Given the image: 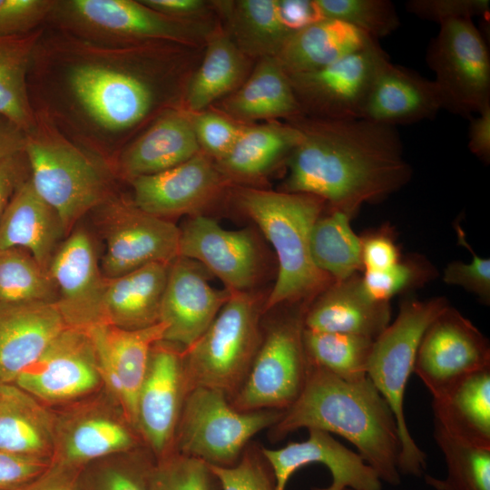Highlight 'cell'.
<instances>
[{
  "mask_svg": "<svg viewBox=\"0 0 490 490\" xmlns=\"http://www.w3.org/2000/svg\"><path fill=\"white\" fill-rule=\"evenodd\" d=\"M301 137L288 158V192L318 197L352 217L407 185L413 170L394 126L362 118L295 119Z\"/></svg>",
  "mask_w": 490,
  "mask_h": 490,
  "instance_id": "6da1fadb",
  "label": "cell"
},
{
  "mask_svg": "<svg viewBox=\"0 0 490 490\" xmlns=\"http://www.w3.org/2000/svg\"><path fill=\"white\" fill-rule=\"evenodd\" d=\"M300 428L343 436L389 485L400 484V440L395 416L368 377L340 378L308 365L304 387L297 400L270 428L273 440Z\"/></svg>",
  "mask_w": 490,
  "mask_h": 490,
  "instance_id": "7a4b0ae2",
  "label": "cell"
},
{
  "mask_svg": "<svg viewBox=\"0 0 490 490\" xmlns=\"http://www.w3.org/2000/svg\"><path fill=\"white\" fill-rule=\"evenodd\" d=\"M239 204L260 228L278 259V275L263 310L309 304L334 280L314 264L310 232L326 205L318 197L253 188L239 192Z\"/></svg>",
  "mask_w": 490,
  "mask_h": 490,
  "instance_id": "3957f363",
  "label": "cell"
},
{
  "mask_svg": "<svg viewBox=\"0 0 490 490\" xmlns=\"http://www.w3.org/2000/svg\"><path fill=\"white\" fill-rule=\"evenodd\" d=\"M261 311L248 291H230L206 331L182 349L187 394L205 387L221 392L230 401L235 397L262 339Z\"/></svg>",
  "mask_w": 490,
  "mask_h": 490,
  "instance_id": "277c9868",
  "label": "cell"
},
{
  "mask_svg": "<svg viewBox=\"0 0 490 490\" xmlns=\"http://www.w3.org/2000/svg\"><path fill=\"white\" fill-rule=\"evenodd\" d=\"M450 305L443 297L405 299L399 312L374 339L367 375L392 410L400 440L398 471L419 476L426 456L416 444L404 415V398L421 338L433 320Z\"/></svg>",
  "mask_w": 490,
  "mask_h": 490,
  "instance_id": "5b68a950",
  "label": "cell"
},
{
  "mask_svg": "<svg viewBox=\"0 0 490 490\" xmlns=\"http://www.w3.org/2000/svg\"><path fill=\"white\" fill-rule=\"evenodd\" d=\"M284 411H239L221 392L197 387L184 400L172 453L194 457L212 466L236 465L258 432L270 428Z\"/></svg>",
  "mask_w": 490,
  "mask_h": 490,
  "instance_id": "8992f818",
  "label": "cell"
},
{
  "mask_svg": "<svg viewBox=\"0 0 490 490\" xmlns=\"http://www.w3.org/2000/svg\"><path fill=\"white\" fill-rule=\"evenodd\" d=\"M308 304L272 320L249 373L230 400L239 411H285L300 395L308 362L303 347L304 315Z\"/></svg>",
  "mask_w": 490,
  "mask_h": 490,
  "instance_id": "52a82bcc",
  "label": "cell"
},
{
  "mask_svg": "<svg viewBox=\"0 0 490 490\" xmlns=\"http://www.w3.org/2000/svg\"><path fill=\"white\" fill-rule=\"evenodd\" d=\"M442 109L470 119L490 107V56L472 19L440 24L426 52Z\"/></svg>",
  "mask_w": 490,
  "mask_h": 490,
  "instance_id": "ba28073f",
  "label": "cell"
},
{
  "mask_svg": "<svg viewBox=\"0 0 490 490\" xmlns=\"http://www.w3.org/2000/svg\"><path fill=\"white\" fill-rule=\"evenodd\" d=\"M24 152L36 193L59 215L66 235L75 222L105 201L98 166L67 142L26 137Z\"/></svg>",
  "mask_w": 490,
  "mask_h": 490,
  "instance_id": "9c48e42d",
  "label": "cell"
},
{
  "mask_svg": "<svg viewBox=\"0 0 490 490\" xmlns=\"http://www.w3.org/2000/svg\"><path fill=\"white\" fill-rule=\"evenodd\" d=\"M388 61L377 41L327 66L289 77L302 113L320 119L361 118L372 85Z\"/></svg>",
  "mask_w": 490,
  "mask_h": 490,
  "instance_id": "30bf717a",
  "label": "cell"
},
{
  "mask_svg": "<svg viewBox=\"0 0 490 490\" xmlns=\"http://www.w3.org/2000/svg\"><path fill=\"white\" fill-rule=\"evenodd\" d=\"M102 215L106 249L101 270L105 278L153 262L171 264L179 257L181 230L166 219L120 200L109 202Z\"/></svg>",
  "mask_w": 490,
  "mask_h": 490,
  "instance_id": "8fae6325",
  "label": "cell"
},
{
  "mask_svg": "<svg viewBox=\"0 0 490 490\" xmlns=\"http://www.w3.org/2000/svg\"><path fill=\"white\" fill-rule=\"evenodd\" d=\"M487 368H490L488 339L469 319L449 306L426 329L413 373L434 397L456 380Z\"/></svg>",
  "mask_w": 490,
  "mask_h": 490,
  "instance_id": "7c38bea8",
  "label": "cell"
},
{
  "mask_svg": "<svg viewBox=\"0 0 490 490\" xmlns=\"http://www.w3.org/2000/svg\"><path fill=\"white\" fill-rule=\"evenodd\" d=\"M183 348L161 340L152 348L136 404V430L155 459L172 453L187 396Z\"/></svg>",
  "mask_w": 490,
  "mask_h": 490,
  "instance_id": "4fadbf2b",
  "label": "cell"
},
{
  "mask_svg": "<svg viewBox=\"0 0 490 490\" xmlns=\"http://www.w3.org/2000/svg\"><path fill=\"white\" fill-rule=\"evenodd\" d=\"M102 382L87 331L66 327L14 384L39 401L64 402L93 391Z\"/></svg>",
  "mask_w": 490,
  "mask_h": 490,
  "instance_id": "5bb4252c",
  "label": "cell"
},
{
  "mask_svg": "<svg viewBox=\"0 0 490 490\" xmlns=\"http://www.w3.org/2000/svg\"><path fill=\"white\" fill-rule=\"evenodd\" d=\"M48 272L57 292L55 305L67 327L87 330L104 318L107 279L98 264L94 245L83 229L74 230L58 247Z\"/></svg>",
  "mask_w": 490,
  "mask_h": 490,
  "instance_id": "9a60e30c",
  "label": "cell"
},
{
  "mask_svg": "<svg viewBox=\"0 0 490 490\" xmlns=\"http://www.w3.org/2000/svg\"><path fill=\"white\" fill-rule=\"evenodd\" d=\"M165 330L162 322L132 330L111 324L85 330L95 349L102 381L112 392L123 418L135 430L137 397L150 353L155 343L163 340Z\"/></svg>",
  "mask_w": 490,
  "mask_h": 490,
  "instance_id": "2e32d148",
  "label": "cell"
},
{
  "mask_svg": "<svg viewBox=\"0 0 490 490\" xmlns=\"http://www.w3.org/2000/svg\"><path fill=\"white\" fill-rule=\"evenodd\" d=\"M179 257L204 266L226 289L248 291L259 273V252L252 231L226 230L201 214L180 229Z\"/></svg>",
  "mask_w": 490,
  "mask_h": 490,
  "instance_id": "e0dca14e",
  "label": "cell"
},
{
  "mask_svg": "<svg viewBox=\"0 0 490 490\" xmlns=\"http://www.w3.org/2000/svg\"><path fill=\"white\" fill-rule=\"evenodd\" d=\"M197 265L182 257L171 263L160 308L163 340L183 348L206 331L230 296L226 289L211 287Z\"/></svg>",
  "mask_w": 490,
  "mask_h": 490,
  "instance_id": "ac0fdd59",
  "label": "cell"
},
{
  "mask_svg": "<svg viewBox=\"0 0 490 490\" xmlns=\"http://www.w3.org/2000/svg\"><path fill=\"white\" fill-rule=\"evenodd\" d=\"M309 436L301 442H291L279 449L261 447L276 483V490H285L289 477L302 466L320 463L330 472L328 487L311 490H381V480L376 471L355 453L337 441L330 433L308 429Z\"/></svg>",
  "mask_w": 490,
  "mask_h": 490,
  "instance_id": "d6986e66",
  "label": "cell"
},
{
  "mask_svg": "<svg viewBox=\"0 0 490 490\" xmlns=\"http://www.w3.org/2000/svg\"><path fill=\"white\" fill-rule=\"evenodd\" d=\"M69 81L73 93L90 117L112 131L134 125L152 106V92L147 84L113 68L79 65L72 70Z\"/></svg>",
  "mask_w": 490,
  "mask_h": 490,
  "instance_id": "ffe728a7",
  "label": "cell"
},
{
  "mask_svg": "<svg viewBox=\"0 0 490 490\" xmlns=\"http://www.w3.org/2000/svg\"><path fill=\"white\" fill-rule=\"evenodd\" d=\"M222 177L200 152L169 170L132 180L133 203L159 218L200 211L217 193Z\"/></svg>",
  "mask_w": 490,
  "mask_h": 490,
  "instance_id": "44dd1931",
  "label": "cell"
},
{
  "mask_svg": "<svg viewBox=\"0 0 490 490\" xmlns=\"http://www.w3.org/2000/svg\"><path fill=\"white\" fill-rule=\"evenodd\" d=\"M67 325L55 303H0V383H14Z\"/></svg>",
  "mask_w": 490,
  "mask_h": 490,
  "instance_id": "7402d4cb",
  "label": "cell"
},
{
  "mask_svg": "<svg viewBox=\"0 0 490 490\" xmlns=\"http://www.w3.org/2000/svg\"><path fill=\"white\" fill-rule=\"evenodd\" d=\"M390 317L389 302L372 299L356 273L334 281L309 304L304 328L375 339L389 325Z\"/></svg>",
  "mask_w": 490,
  "mask_h": 490,
  "instance_id": "603a6c76",
  "label": "cell"
},
{
  "mask_svg": "<svg viewBox=\"0 0 490 490\" xmlns=\"http://www.w3.org/2000/svg\"><path fill=\"white\" fill-rule=\"evenodd\" d=\"M441 109L434 80L389 60L372 85L361 118L396 127L433 119Z\"/></svg>",
  "mask_w": 490,
  "mask_h": 490,
  "instance_id": "cb8c5ba5",
  "label": "cell"
},
{
  "mask_svg": "<svg viewBox=\"0 0 490 490\" xmlns=\"http://www.w3.org/2000/svg\"><path fill=\"white\" fill-rule=\"evenodd\" d=\"M66 235L57 212L21 181L0 218V249H24L46 270Z\"/></svg>",
  "mask_w": 490,
  "mask_h": 490,
  "instance_id": "d4e9b609",
  "label": "cell"
},
{
  "mask_svg": "<svg viewBox=\"0 0 490 490\" xmlns=\"http://www.w3.org/2000/svg\"><path fill=\"white\" fill-rule=\"evenodd\" d=\"M57 435L54 416L14 383H0V450L52 460Z\"/></svg>",
  "mask_w": 490,
  "mask_h": 490,
  "instance_id": "484cf974",
  "label": "cell"
},
{
  "mask_svg": "<svg viewBox=\"0 0 490 490\" xmlns=\"http://www.w3.org/2000/svg\"><path fill=\"white\" fill-rule=\"evenodd\" d=\"M170 265L153 262L116 278H106L105 323L132 330L160 322Z\"/></svg>",
  "mask_w": 490,
  "mask_h": 490,
  "instance_id": "4316f807",
  "label": "cell"
},
{
  "mask_svg": "<svg viewBox=\"0 0 490 490\" xmlns=\"http://www.w3.org/2000/svg\"><path fill=\"white\" fill-rule=\"evenodd\" d=\"M435 425L476 446L490 447V368L468 374L433 397Z\"/></svg>",
  "mask_w": 490,
  "mask_h": 490,
  "instance_id": "83f0119b",
  "label": "cell"
},
{
  "mask_svg": "<svg viewBox=\"0 0 490 490\" xmlns=\"http://www.w3.org/2000/svg\"><path fill=\"white\" fill-rule=\"evenodd\" d=\"M335 19H318L296 31L275 57L288 75L327 66L377 42Z\"/></svg>",
  "mask_w": 490,
  "mask_h": 490,
  "instance_id": "f1b7e54d",
  "label": "cell"
},
{
  "mask_svg": "<svg viewBox=\"0 0 490 490\" xmlns=\"http://www.w3.org/2000/svg\"><path fill=\"white\" fill-rule=\"evenodd\" d=\"M133 429L125 420L110 415L75 418L63 430L57 428L52 463L84 468L111 456L130 453L138 445Z\"/></svg>",
  "mask_w": 490,
  "mask_h": 490,
  "instance_id": "f546056e",
  "label": "cell"
},
{
  "mask_svg": "<svg viewBox=\"0 0 490 490\" xmlns=\"http://www.w3.org/2000/svg\"><path fill=\"white\" fill-rule=\"evenodd\" d=\"M75 19L89 28L119 36L186 40L192 32L144 5L129 0H74L68 4Z\"/></svg>",
  "mask_w": 490,
  "mask_h": 490,
  "instance_id": "4dcf8cb0",
  "label": "cell"
},
{
  "mask_svg": "<svg viewBox=\"0 0 490 490\" xmlns=\"http://www.w3.org/2000/svg\"><path fill=\"white\" fill-rule=\"evenodd\" d=\"M191 121L172 113L160 118L124 152L121 166L132 180L175 167L199 153Z\"/></svg>",
  "mask_w": 490,
  "mask_h": 490,
  "instance_id": "1f68e13d",
  "label": "cell"
},
{
  "mask_svg": "<svg viewBox=\"0 0 490 490\" xmlns=\"http://www.w3.org/2000/svg\"><path fill=\"white\" fill-rule=\"evenodd\" d=\"M228 111L240 119L301 116L290 80L275 57H264L245 84L227 102Z\"/></svg>",
  "mask_w": 490,
  "mask_h": 490,
  "instance_id": "d6a6232c",
  "label": "cell"
},
{
  "mask_svg": "<svg viewBox=\"0 0 490 490\" xmlns=\"http://www.w3.org/2000/svg\"><path fill=\"white\" fill-rule=\"evenodd\" d=\"M300 137L292 123L243 128L230 151L219 161L218 170L238 179L260 176L282 158H289Z\"/></svg>",
  "mask_w": 490,
  "mask_h": 490,
  "instance_id": "836d02e7",
  "label": "cell"
},
{
  "mask_svg": "<svg viewBox=\"0 0 490 490\" xmlns=\"http://www.w3.org/2000/svg\"><path fill=\"white\" fill-rule=\"evenodd\" d=\"M351 217L331 210L315 221L310 232V255L316 267L334 281L344 280L363 269L361 239L350 226Z\"/></svg>",
  "mask_w": 490,
  "mask_h": 490,
  "instance_id": "e575fe53",
  "label": "cell"
},
{
  "mask_svg": "<svg viewBox=\"0 0 490 490\" xmlns=\"http://www.w3.org/2000/svg\"><path fill=\"white\" fill-rule=\"evenodd\" d=\"M228 11L238 48L251 54L276 57L295 33L277 0L238 1Z\"/></svg>",
  "mask_w": 490,
  "mask_h": 490,
  "instance_id": "d590c367",
  "label": "cell"
},
{
  "mask_svg": "<svg viewBox=\"0 0 490 490\" xmlns=\"http://www.w3.org/2000/svg\"><path fill=\"white\" fill-rule=\"evenodd\" d=\"M34 43L33 34L0 37V116L24 133L34 122L25 82Z\"/></svg>",
  "mask_w": 490,
  "mask_h": 490,
  "instance_id": "8d00e7d4",
  "label": "cell"
},
{
  "mask_svg": "<svg viewBox=\"0 0 490 490\" xmlns=\"http://www.w3.org/2000/svg\"><path fill=\"white\" fill-rule=\"evenodd\" d=\"M244 72V60L236 44L224 34L212 37L203 61L187 91L189 107L199 112L230 91Z\"/></svg>",
  "mask_w": 490,
  "mask_h": 490,
  "instance_id": "74e56055",
  "label": "cell"
},
{
  "mask_svg": "<svg viewBox=\"0 0 490 490\" xmlns=\"http://www.w3.org/2000/svg\"><path fill=\"white\" fill-rule=\"evenodd\" d=\"M374 339L343 333L304 328L303 347L308 365L347 380L367 377Z\"/></svg>",
  "mask_w": 490,
  "mask_h": 490,
  "instance_id": "f35d334b",
  "label": "cell"
},
{
  "mask_svg": "<svg viewBox=\"0 0 490 490\" xmlns=\"http://www.w3.org/2000/svg\"><path fill=\"white\" fill-rule=\"evenodd\" d=\"M435 440L447 466L441 480L426 475V482L436 490H490V447L457 438L435 425Z\"/></svg>",
  "mask_w": 490,
  "mask_h": 490,
  "instance_id": "ab89813d",
  "label": "cell"
},
{
  "mask_svg": "<svg viewBox=\"0 0 490 490\" xmlns=\"http://www.w3.org/2000/svg\"><path fill=\"white\" fill-rule=\"evenodd\" d=\"M57 292L48 272L27 251L0 249V303H55Z\"/></svg>",
  "mask_w": 490,
  "mask_h": 490,
  "instance_id": "60d3db41",
  "label": "cell"
},
{
  "mask_svg": "<svg viewBox=\"0 0 490 490\" xmlns=\"http://www.w3.org/2000/svg\"><path fill=\"white\" fill-rule=\"evenodd\" d=\"M319 19L344 22L378 40L400 26L396 7L388 0H313Z\"/></svg>",
  "mask_w": 490,
  "mask_h": 490,
  "instance_id": "b9f144b4",
  "label": "cell"
},
{
  "mask_svg": "<svg viewBox=\"0 0 490 490\" xmlns=\"http://www.w3.org/2000/svg\"><path fill=\"white\" fill-rule=\"evenodd\" d=\"M140 454L86 466L81 474V490H149V473L154 461Z\"/></svg>",
  "mask_w": 490,
  "mask_h": 490,
  "instance_id": "7bdbcfd3",
  "label": "cell"
},
{
  "mask_svg": "<svg viewBox=\"0 0 490 490\" xmlns=\"http://www.w3.org/2000/svg\"><path fill=\"white\" fill-rule=\"evenodd\" d=\"M149 490H220L217 477L202 460L172 453L154 459Z\"/></svg>",
  "mask_w": 490,
  "mask_h": 490,
  "instance_id": "ee69618b",
  "label": "cell"
},
{
  "mask_svg": "<svg viewBox=\"0 0 490 490\" xmlns=\"http://www.w3.org/2000/svg\"><path fill=\"white\" fill-rule=\"evenodd\" d=\"M433 274L431 266L420 259L399 260L382 270H365L361 276L367 293L375 300L389 302L394 296L416 288Z\"/></svg>",
  "mask_w": 490,
  "mask_h": 490,
  "instance_id": "f6af8a7d",
  "label": "cell"
},
{
  "mask_svg": "<svg viewBox=\"0 0 490 490\" xmlns=\"http://www.w3.org/2000/svg\"><path fill=\"white\" fill-rule=\"evenodd\" d=\"M220 490H276L273 472L261 447L249 444L238 463L230 467L209 465Z\"/></svg>",
  "mask_w": 490,
  "mask_h": 490,
  "instance_id": "bcb514c9",
  "label": "cell"
},
{
  "mask_svg": "<svg viewBox=\"0 0 490 490\" xmlns=\"http://www.w3.org/2000/svg\"><path fill=\"white\" fill-rule=\"evenodd\" d=\"M458 241L473 256L470 262L455 260L444 270L443 280L446 284L464 288L477 296L485 303L490 302V260L477 256L467 242L465 232L456 225Z\"/></svg>",
  "mask_w": 490,
  "mask_h": 490,
  "instance_id": "7dc6e473",
  "label": "cell"
},
{
  "mask_svg": "<svg viewBox=\"0 0 490 490\" xmlns=\"http://www.w3.org/2000/svg\"><path fill=\"white\" fill-rule=\"evenodd\" d=\"M191 121L199 145L218 161L228 154L243 129L212 113H198Z\"/></svg>",
  "mask_w": 490,
  "mask_h": 490,
  "instance_id": "c3c4849f",
  "label": "cell"
},
{
  "mask_svg": "<svg viewBox=\"0 0 490 490\" xmlns=\"http://www.w3.org/2000/svg\"><path fill=\"white\" fill-rule=\"evenodd\" d=\"M489 6L488 0H410L406 3L409 13L439 24L456 19H472L486 14Z\"/></svg>",
  "mask_w": 490,
  "mask_h": 490,
  "instance_id": "681fc988",
  "label": "cell"
},
{
  "mask_svg": "<svg viewBox=\"0 0 490 490\" xmlns=\"http://www.w3.org/2000/svg\"><path fill=\"white\" fill-rule=\"evenodd\" d=\"M51 2L0 0V37L24 34L47 13Z\"/></svg>",
  "mask_w": 490,
  "mask_h": 490,
  "instance_id": "f907efd6",
  "label": "cell"
},
{
  "mask_svg": "<svg viewBox=\"0 0 490 490\" xmlns=\"http://www.w3.org/2000/svg\"><path fill=\"white\" fill-rule=\"evenodd\" d=\"M52 460L14 455L0 450V490H21L44 473Z\"/></svg>",
  "mask_w": 490,
  "mask_h": 490,
  "instance_id": "816d5d0a",
  "label": "cell"
},
{
  "mask_svg": "<svg viewBox=\"0 0 490 490\" xmlns=\"http://www.w3.org/2000/svg\"><path fill=\"white\" fill-rule=\"evenodd\" d=\"M360 239L365 270H386L399 261L398 249L392 237L385 231L369 233Z\"/></svg>",
  "mask_w": 490,
  "mask_h": 490,
  "instance_id": "f5cc1de1",
  "label": "cell"
},
{
  "mask_svg": "<svg viewBox=\"0 0 490 490\" xmlns=\"http://www.w3.org/2000/svg\"><path fill=\"white\" fill-rule=\"evenodd\" d=\"M83 469L51 463L44 473L21 490H81Z\"/></svg>",
  "mask_w": 490,
  "mask_h": 490,
  "instance_id": "db71d44e",
  "label": "cell"
},
{
  "mask_svg": "<svg viewBox=\"0 0 490 490\" xmlns=\"http://www.w3.org/2000/svg\"><path fill=\"white\" fill-rule=\"evenodd\" d=\"M468 148L482 162H490V107L469 119Z\"/></svg>",
  "mask_w": 490,
  "mask_h": 490,
  "instance_id": "11a10c76",
  "label": "cell"
},
{
  "mask_svg": "<svg viewBox=\"0 0 490 490\" xmlns=\"http://www.w3.org/2000/svg\"><path fill=\"white\" fill-rule=\"evenodd\" d=\"M279 3L282 16L293 32L319 19L312 1L281 0Z\"/></svg>",
  "mask_w": 490,
  "mask_h": 490,
  "instance_id": "9f6ffc18",
  "label": "cell"
},
{
  "mask_svg": "<svg viewBox=\"0 0 490 490\" xmlns=\"http://www.w3.org/2000/svg\"><path fill=\"white\" fill-rule=\"evenodd\" d=\"M20 153L10 156L0 162V218L15 189L20 184Z\"/></svg>",
  "mask_w": 490,
  "mask_h": 490,
  "instance_id": "6f0895ef",
  "label": "cell"
},
{
  "mask_svg": "<svg viewBox=\"0 0 490 490\" xmlns=\"http://www.w3.org/2000/svg\"><path fill=\"white\" fill-rule=\"evenodd\" d=\"M25 142V133L0 116V162L24 152Z\"/></svg>",
  "mask_w": 490,
  "mask_h": 490,
  "instance_id": "680465c9",
  "label": "cell"
},
{
  "mask_svg": "<svg viewBox=\"0 0 490 490\" xmlns=\"http://www.w3.org/2000/svg\"><path fill=\"white\" fill-rule=\"evenodd\" d=\"M142 3L166 16L192 15L204 6V2L200 0H145Z\"/></svg>",
  "mask_w": 490,
  "mask_h": 490,
  "instance_id": "91938a15",
  "label": "cell"
},
{
  "mask_svg": "<svg viewBox=\"0 0 490 490\" xmlns=\"http://www.w3.org/2000/svg\"><path fill=\"white\" fill-rule=\"evenodd\" d=\"M346 490H351V489H346Z\"/></svg>",
  "mask_w": 490,
  "mask_h": 490,
  "instance_id": "94428289",
  "label": "cell"
}]
</instances>
